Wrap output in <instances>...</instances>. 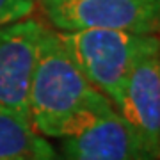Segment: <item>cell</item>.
<instances>
[{"label": "cell", "instance_id": "1", "mask_svg": "<svg viewBox=\"0 0 160 160\" xmlns=\"http://www.w3.org/2000/svg\"><path fill=\"white\" fill-rule=\"evenodd\" d=\"M109 98L91 86L64 50L57 32L45 29L29 87V121L39 135L61 139L77 130Z\"/></svg>", "mask_w": 160, "mask_h": 160}, {"label": "cell", "instance_id": "2", "mask_svg": "<svg viewBox=\"0 0 160 160\" xmlns=\"http://www.w3.org/2000/svg\"><path fill=\"white\" fill-rule=\"evenodd\" d=\"M59 41L91 86L114 105L128 75L148 53L160 52L157 34L142 36L121 30H59Z\"/></svg>", "mask_w": 160, "mask_h": 160}, {"label": "cell", "instance_id": "3", "mask_svg": "<svg viewBox=\"0 0 160 160\" xmlns=\"http://www.w3.org/2000/svg\"><path fill=\"white\" fill-rule=\"evenodd\" d=\"M125 126L133 160L160 158V52L135 64L112 105Z\"/></svg>", "mask_w": 160, "mask_h": 160}, {"label": "cell", "instance_id": "4", "mask_svg": "<svg viewBox=\"0 0 160 160\" xmlns=\"http://www.w3.org/2000/svg\"><path fill=\"white\" fill-rule=\"evenodd\" d=\"M45 12L59 30L100 29L155 36L160 0H61Z\"/></svg>", "mask_w": 160, "mask_h": 160}, {"label": "cell", "instance_id": "5", "mask_svg": "<svg viewBox=\"0 0 160 160\" xmlns=\"http://www.w3.org/2000/svg\"><path fill=\"white\" fill-rule=\"evenodd\" d=\"M45 25L32 18L0 29V105L29 119V87Z\"/></svg>", "mask_w": 160, "mask_h": 160}, {"label": "cell", "instance_id": "6", "mask_svg": "<svg viewBox=\"0 0 160 160\" xmlns=\"http://www.w3.org/2000/svg\"><path fill=\"white\" fill-rule=\"evenodd\" d=\"M59 141L53 160H133L125 126L112 103Z\"/></svg>", "mask_w": 160, "mask_h": 160}, {"label": "cell", "instance_id": "7", "mask_svg": "<svg viewBox=\"0 0 160 160\" xmlns=\"http://www.w3.org/2000/svg\"><path fill=\"white\" fill-rule=\"evenodd\" d=\"M55 149L29 119L0 105V160H53Z\"/></svg>", "mask_w": 160, "mask_h": 160}, {"label": "cell", "instance_id": "8", "mask_svg": "<svg viewBox=\"0 0 160 160\" xmlns=\"http://www.w3.org/2000/svg\"><path fill=\"white\" fill-rule=\"evenodd\" d=\"M34 9V0H0V29L30 18Z\"/></svg>", "mask_w": 160, "mask_h": 160}, {"label": "cell", "instance_id": "9", "mask_svg": "<svg viewBox=\"0 0 160 160\" xmlns=\"http://www.w3.org/2000/svg\"><path fill=\"white\" fill-rule=\"evenodd\" d=\"M36 4H41V6H43V9H50V7H53V6H57L59 2H61V0H34Z\"/></svg>", "mask_w": 160, "mask_h": 160}]
</instances>
